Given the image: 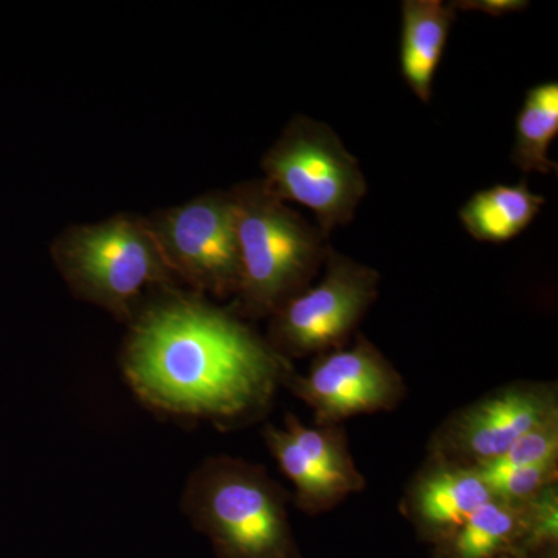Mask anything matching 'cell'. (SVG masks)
<instances>
[{
    "mask_svg": "<svg viewBox=\"0 0 558 558\" xmlns=\"http://www.w3.org/2000/svg\"><path fill=\"white\" fill-rule=\"evenodd\" d=\"M263 436L279 469L292 481L293 502L303 512L311 515L326 512L366 487V483L343 478L304 453L284 428L266 425Z\"/></svg>",
    "mask_w": 558,
    "mask_h": 558,
    "instance_id": "obj_12",
    "label": "cell"
},
{
    "mask_svg": "<svg viewBox=\"0 0 558 558\" xmlns=\"http://www.w3.org/2000/svg\"><path fill=\"white\" fill-rule=\"evenodd\" d=\"M529 3L524 0H468V2H454V9L476 10L490 16H502V14L515 13L527 9Z\"/></svg>",
    "mask_w": 558,
    "mask_h": 558,
    "instance_id": "obj_18",
    "label": "cell"
},
{
    "mask_svg": "<svg viewBox=\"0 0 558 558\" xmlns=\"http://www.w3.org/2000/svg\"><path fill=\"white\" fill-rule=\"evenodd\" d=\"M558 134V83L537 84L526 92L515 123L512 161L523 172L556 174L549 148Z\"/></svg>",
    "mask_w": 558,
    "mask_h": 558,
    "instance_id": "obj_14",
    "label": "cell"
},
{
    "mask_svg": "<svg viewBox=\"0 0 558 558\" xmlns=\"http://www.w3.org/2000/svg\"><path fill=\"white\" fill-rule=\"evenodd\" d=\"M240 250V288L231 311L240 317H271L290 299L311 288L325 264L328 238L264 180L230 191Z\"/></svg>",
    "mask_w": 558,
    "mask_h": 558,
    "instance_id": "obj_2",
    "label": "cell"
},
{
    "mask_svg": "<svg viewBox=\"0 0 558 558\" xmlns=\"http://www.w3.org/2000/svg\"><path fill=\"white\" fill-rule=\"evenodd\" d=\"M558 421L556 381H513L454 411L428 444V458L480 468L526 433Z\"/></svg>",
    "mask_w": 558,
    "mask_h": 558,
    "instance_id": "obj_7",
    "label": "cell"
},
{
    "mask_svg": "<svg viewBox=\"0 0 558 558\" xmlns=\"http://www.w3.org/2000/svg\"><path fill=\"white\" fill-rule=\"evenodd\" d=\"M121 351V369L149 409L240 428L266 416L293 373L231 310L179 290L149 301Z\"/></svg>",
    "mask_w": 558,
    "mask_h": 558,
    "instance_id": "obj_1",
    "label": "cell"
},
{
    "mask_svg": "<svg viewBox=\"0 0 558 558\" xmlns=\"http://www.w3.org/2000/svg\"><path fill=\"white\" fill-rule=\"evenodd\" d=\"M51 256L78 299L124 322L161 293L178 290L148 219L137 216L70 227L54 241Z\"/></svg>",
    "mask_w": 558,
    "mask_h": 558,
    "instance_id": "obj_4",
    "label": "cell"
},
{
    "mask_svg": "<svg viewBox=\"0 0 558 558\" xmlns=\"http://www.w3.org/2000/svg\"><path fill=\"white\" fill-rule=\"evenodd\" d=\"M325 274L270 317L267 341L282 357L322 355L344 348L379 296L380 274L328 247Z\"/></svg>",
    "mask_w": 558,
    "mask_h": 558,
    "instance_id": "obj_6",
    "label": "cell"
},
{
    "mask_svg": "<svg viewBox=\"0 0 558 558\" xmlns=\"http://www.w3.org/2000/svg\"><path fill=\"white\" fill-rule=\"evenodd\" d=\"M454 14L453 3L446 5L440 0L402 2L400 72L411 92L425 105L432 101L433 81L442 61Z\"/></svg>",
    "mask_w": 558,
    "mask_h": 558,
    "instance_id": "obj_11",
    "label": "cell"
},
{
    "mask_svg": "<svg viewBox=\"0 0 558 558\" xmlns=\"http://www.w3.org/2000/svg\"><path fill=\"white\" fill-rule=\"evenodd\" d=\"M553 459H558V421L532 429L521 436L502 457L483 465L494 469H519Z\"/></svg>",
    "mask_w": 558,
    "mask_h": 558,
    "instance_id": "obj_17",
    "label": "cell"
},
{
    "mask_svg": "<svg viewBox=\"0 0 558 558\" xmlns=\"http://www.w3.org/2000/svg\"><path fill=\"white\" fill-rule=\"evenodd\" d=\"M289 501L263 465L219 454L190 473L180 508L218 558H296Z\"/></svg>",
    "mask_w": 558,
    "mask_h": 558,
    "instance_id": "obj_3",
    "label": "cell"
},
{
    "mask_svg": "<svg viewBox=\"0 0 558 558\" xmlns=\"http://www.w3.org/2000/svg\"><path fill=\"white\" fill-rule=\"evenodd\" d=\"M492 499L490 490L475 468L427 458V464L410 484L402 508L418 527L449 538Z\"/></svg>",
    "mask_w": 558,
    "mask_h": 558,
    "instance_id": "obj_10",
    "label": "cell"
},
{
    "mask_svg": "<svg viewBox=\"0 0 558 558\" xmlns=\"http://www.w3.org/2000/svg\"><path fill=\"white\" fill-rule=\"evenodd\" d=\"M263 171L275 196L310 208L326 238L354 219L368 191L359 160L339 135L310 117L290 120L264 156Z\"/></svg>",
    "mask_w": 558,
    "mask_h": 558,
    "instance_id": "obj_5",
    "label": "cell"
},
{
    "mask_svg": "<svg viewBox=\"0 0 558 558\" xmlns=\"http://www.w3.org/2000/svg\"><path fill=\"white\" fill-rule=\"evenodd\" d=\"M545 202L524 180L519 185H495L473 194L459 209V220L473 240L502 244L523 233Z\"/></svg>",
    "mask_w": 558,
    "mask_h": 558,
    "instance_id": "obj_13",
    "label": "cell"
},
{
    "mask_svg": "<svg viewBox=\"0 0 558 558\" xmlns=\"http://www.w3.org/2000/svg\"><path fill=\"white\" fill-rule=\"evenodd\" d=\"M484 480L492 497L509 505H521L556 484L558 478V459L526 465L519 469H494L483 465L475 468Z\"/></svg>",
    "mask_w": 558,
    "mask_h": 558,
    "instance_id": "obj_16",
    "label": "cell"
},
{
    "mask_svg": "<svg viewBox=\"0 0 558 558\" xmlns=\"http://www.w3.org/2000/svg\"><path fill=\"white\" fill-rule=\"evenodd\" d=\"M148 222L179 282L199 295H236L240 250L230 193L204 194L157 213Z\"/></svg>",
    "mask_w": 558,
    "mask_h": 558,
    "instance_id": "obj_8",
    "label": "cell"
},
{
    "mask_svg": "<svg viewBox=\"0 0 558 558\" xmlns=\"http://www.w3.org/2000/svg\"><path fill=\"white\" fill-rule=\"evenodd\" d=\"M284 387L314 411L315 425L392 411L407 396L402 374L362 333L352 347L317 355L304 376L293 371Z\"/></svg>",
    "mask_w": 558,
    "mask_h": 558,
    "instance_id": "obj_9",
    "label": "cell"
},
{
    "mask_svg": "<svg viewBox=\"0 0 558 558\" xmlns=\"http://www.w3.org/2000/svg\"><path fill=\"white\" fill-rule=\"evenodd\" d=\"M523 506L492 499L450 535L451 558H495L520 534Z\"/></svg>",
    "mask_w": 558,
    "mask_h": 558,
    "instance_id": "obj_15",
    "label": "cell"
}]
</instances>
